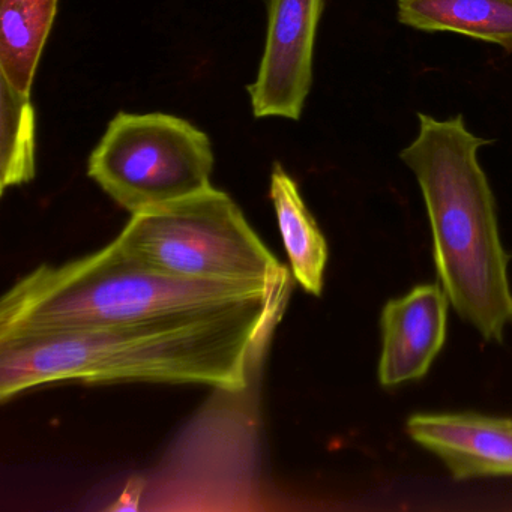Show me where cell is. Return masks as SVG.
Wrapping results in <instances>:
<instances>
[{
  "label": "cell",
  "instance_id": "cell-1",
  "mask_svg": "<svg viewBox=\"0 0 512 512\" xmlns=\"http://www.w3.org/2000/svg\"><path fill=\"white\" fill-rule=\"evenodd\" d=\"M292 287L214 313L155 317L0 343V400L52 383H197L247 388Z\"/></svg>",
  "mask_w": 512,
  "mask_h": 512
},
{
  "label": "cell",
  "instance_id": "cell-2",
  "mask_svg": "<svg viewBox=\"0 0 512 512\" xmlns=\"http://www.w3.org/2000/svg\"><path fill=\"white\" fill-rule=\"evenodd\" d=\"M418 118V136L400 158L421 187L437 278L460 319L500 343L512 323V292L496 200L478 161L490 142L470 133L463 116Z\"/></svg>",
  "mask_w": 512,
  "mask_h": 512
},
{
  "label": "cell",
  "instance_id": "cell-3",
  "mask_svg": "<svg viewBox=\"0 0 512 512\" xmlns=\"http://www.w3.org/2000/svg\"><path fill=\"white\" fill-rule=\"evenodd\" d=\"M292 287L191 280L146 265L118 241L64 265H41L0 301V343L155 317L214 313Z\"/></svg>",
  "mask_w": 512,
  "mask_h": 512
},
{
  "label": "cell",
  "instance_id": "cell-4",
  "mask_svg": "<svg viewBox=\"0 0 512 512\" xmlns=\"http://www.w3.org/2000/svg\"><path fill=\"white\" fill-rule=\"evenodd\" d=\"M116 241L146 265L176 277L250 286L290 278L232 197L212 185L134 214Z\"/></svg>",
  "mask_w": 512,
  "mask_h": 512
},
{
  "label": "cell",
  "instance_id": "cell-5",
  "mask_svg": "<svg viewBox=\"0 0 512 512\" xmlns=\"http://www.w3.org/2000/svg\"><path fill=\"white\" fill-rule=\"evenodd\" d=\"M211 140L185 119L118 113L89 158L88 173L131 215L211 187Z\"/></svg>",
  "mask_w": 512,
  "mask_h": 512
},
{
  "label": "cell",
  "instance_id": "cell-6",
  "mask_svg": "<svg viewBox=\"0 0 512 512\" xmlns=\"http://www.w3.org/2000/svg\"><path fill=\"white\" fill-rule=\"evenodd\" d=\"M268 37L256 82L248 86L256 118L298 121L313 82V53L325 0H266Z\"/></svg>",
  "mask_w": 512,
  "mask_h": 512
},
{
  "label": "cell",
  "instance_id": "cell-7",
  "mask_svg": "<svg viewBox=\"0 0 512 512\" xmlns=\"http://www.w3.org/2000/svg\"><path fill=\"white\" fill-rule=\"evenodd\" d=\"M449 299L440 284H419L386 302L380 316V385L385 388L422 379L446 340Z\"/></svg>",
  "mask_w": 512,
  "mask_h": 512
},
{
  "label": "cell",
  "instance_id": "cell-8",
  "mask_svg": "<svg viewBox=\"0 0 512 512\" xmlns=\"http://www.w3.org/2000/svg\"><path fill=\"white\" fill-rule=\"evenodd\" d=\"M412 440L440 458L455 479L512 475V419L478 413H415Z\"/></svg>",
  "mask_w": 512,
  "mask_h": 512
},
{
  "label": "cell",
  "instance_id": "cell-9",
  "mask_svg": "<svg viewBox=\"0 0 512 512\" xmlns=\"http://www.w3.org/2000/svg\"><path fill=\"white\" fill-rule=\"evenodd\" d=\"M398 20L427 32H455L512 52V0H397Z\"/></svg>",
  "mask_w": 512,
  "mask_h": 512
},
{
  "label": "cell",
  "instance_id": "cell-10",
  "mask_svg": "<svg viewBox=\"0 0 512 512\" xmlns=\"http://www.w3.org/2000/svg\"><path fill=\"white\" fill-rule=\"evenodd\" d=\"M271 200L296 281L311 295H322L328 244L305 206L298 185L280 163L272 169Z\"/></svg>",
  "mask_w": 512,
  "mask_h": 512
},
{
  "label": "cell",
  "instance_id": "cell-11",
  "mask_svg": "<svg viewBox=\"0 0 512 512\" xmlns=\"http://www.w3.org/2000/svg\"><path fill=\"white\" fill-rule=\"evenodd\" d=\"M59 0H0V79L31 97Z\"/></svg>",
  "mask_w": 512,
  "mask_h": 512
},
{
  "label": "cell",
  "instance_id": "cell-12",
  "mask_svg": "<svg viewBox=\"0 0 512 512\" xmlns=\"http://www.w3.org/2000/svg\"><path fill=\"white\" fill-rule=\"evenodd\" d=\"M35 110L29 95L0 79V188L35 178Z\"/></svg>",
  "mask_w": 512,
  "mask_h": 512
},
{
  "label": "cell",
  "instance_id": "cell-13",
  "mask_svg": "<svg viewBox=\"0 0 512 512\" xmlns=\"http://www.w3.org/2000/svg\"><path fill=\"white\" fill-rule=\"evenodd\" d=\"M143 493V481L139 478H131L128 481L127 487L122 491L119 499L116 500L115 505L110 506V511H137L139 509L140 497Z\"/></svg>",
  "mask_w": 512,
  "mask_h": 512
}]
</instances>
